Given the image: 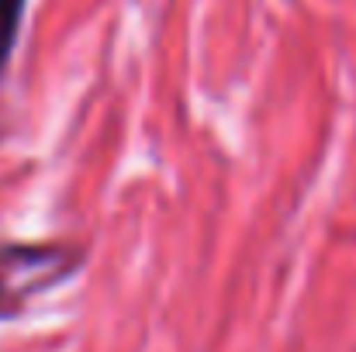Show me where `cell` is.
I'll return each mask as SVG.
<instances>
[{
    "label": "cell",
    "mask_w": 356,
    "mask_h": 352,
    "mask_svg": "<svg viewBox=\"0 0 356 352\" xmlns=\"http://www.w3.org/2000/svg\"><path fill=\"white\" fill-rule=\"evenodd\" d=\"M83 245L70 242H0V321L21 318L28 304L80 273Z\"/></svg>",
    "instance_id": "obj_1"
},
{
    "label": "cell",
    "mask_w": 356,
    "mask_h": 352,
    "mask_svg": "<svg viewBox=\"0 0 356 352\" xmlns=\"http://www.w3.org/2000/svg\"><path fill=\"white\" fill-rule=\"evenodd\" d=\"M28 0H0V80L10 69L17 38H21V21H24Z\"/></svg>",
    "instance_id": "obj_2"
}]
</instances>
